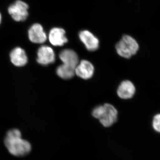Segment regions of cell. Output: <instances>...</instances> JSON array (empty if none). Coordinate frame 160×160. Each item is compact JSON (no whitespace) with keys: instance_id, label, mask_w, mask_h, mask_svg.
<instances>
[{"instance_id":"1","label":"cell","mask_w":160,"mask_h":160,"mask_svg":"<svg viewBox=\"0 0 160 160\" xmlns=\"http://www.w3.org/2000/svg\"><path fill=\"white\" fill-rule=\"evenodd\" d=\"M4 142L8 151L15 156H24L28 154L31 150V144L22 138V133L18 129L9 130Z\"/></svg>"},{"instance_id":"2","label":"cell","mask_w":160,"mask_h":160,"mask_svg":"<svg viewBox=\"0 0 160 160\" xmlns=\"http://www.w3.org/2000/svg\"><path fill=\"white\" fill-rule=\"evenodd\" d=\"M92 115L99 120L104 127H109L117 121L118 111L111 104L106 103L95 107L92 110Z\"/></svg>"},{"instance_id":"3","label":"cell","mask_w":160,"mask_h":160,"mask_svg":"<svg viewBox=\"0 0 160 160\" xmlns=\"http://www.w3.org/2000/svg\"><path fill=\"white\" fill-rule=\"evenodd\" d=\"M116 49L119 55L128 59L137 53L139 49V45L133 38L126 35L123 36L117 44Z\"/></svg>"},{"instance_id":"4","label":"cell","mask_w":160,"mask_h":160,"mask_svg":"<svg viewBox=\"0 0 160 160\" xmlns=\"http://www.w3.org/2000/svg\"><path fill=\"white\" fill-rule=\"evenodd\" d=\"M28 4L21 0H17L8 8V12L16 22L25 21L29 16Z\"/></svg>"},{"instance_id":"5","label":"cell","mask_w":160,"mask_h":160,"mask_svg":"<svg viewBox=\"0 0 160 160\" xmlns=\"http://www.w3.org/2000/svg\"><path fill=\"white\" fill-rule=\"evenodd\" d=\"M55 61V55L52 48L48 46H43L39 48L37 52V61L42 66L52 64Z\"/></svg>"},{"instance_id":"6","label":"cell","mask_w":160,"mask_h":160,"mask_svg":"<svg viewBox=\"0 0 160 160\" xmlns=\"http://www.w3.org/2000/svg\"><path fill=\"white\" fill-rule=\"evenodd\" d=\"M28 37L32 43L42 44L47 38V35L42 25L36 23L30 27L28 31Z\"/></svg>"},{"instance_id":"7","label":"cell","mask_w":160,"mask_h":160,"mask_svg":"<svg viewBox=\"0 0 160 160\" xmlns=\"http://www.w3.org/2000/svg\"><path fill=\"white\" fill-rule=\"evenodd\" d=\"M79 37L81 41L86 46L87 50L94 51L98 49L99 41L88 30L80 32Z\"/></svg>"},{"instance_id":"8","label":"cell","mask_w":160,"mask_h":160,"mask_svg":"<svg viewBox=\"0 0 160 160\" xmlns=\"http://www.w3.org/2000/svg\"><path fill=\"white\" fill-rule=\"evenodd\" d=\"M49 39L52 45L55 46H64L68 42L66 37V32L64 29L60 28H53L50 30Z\"/></svg>"},{"instance_id":"9","label":"cell","mask_w":160,"mask_h":160,"mask_svg":"<svg viewBox=\"0 0 160 160\" xmlns=\"http://www.w3.org/2000/svg\"><path fill=\"white\" fill-rule=\"evenodd\" d=\"M93 65L87 60H82L75 69V74L83 79H89L94 73Z\"/></svg>"},{"instance_id":"10","label":"cell","mask_w":160,"mask_h":160,"mask_svg":"<svg viewBox=\"0 0 160 160\" xmlns=\"http://www.w3.org/2000/svg\"><path fill=\"white\" fill-rule=\"evenodd\" d=\"M11 62L15 66L22 67L28 62V59L26 51L21 47H16L10 53Z\"/></svg>"},{"instance_id":"11","label":"cell","mask_w":160,"mask_h":160,"mask_svg":"<svg viewBox=\"0 0 160 160\" xmlns=\"http://www.w3.org/2000/svg\"><path fill=\"white\" fill-rule=\"evenodd\" d=\"M59 58L63 64L72 68H76L78 64L79 59L77 54L71 49H64L60 52Z\"/></svg>"},{"instance_id":"12","label":"cell","mask_w":160,"mask_h":160,"mask_svg":"<svg viewBox=\"0 0 160 160\" xmlns=\"http://www.w3.org/2000/svg\"><path fill=\"white\" fill-rule=\"evenodd\" d=\"M135 87L130 81H123L119 86L117 90L118 96L124 99L131 98L135 93Z\"/></svg>"},{"instance_id":"13","label":"cell","mask_w":160,"mask_h":160,"mask_svg":"<svg viewBox=\"0 0 160 160\" xmlns=\"http://www.w3.org/2000/svg\"><path fill=\"white\" fill-rule=\"evenodd\" d=\"M57 75L63 79L68 80L72 78L75 74V68L62 64L57 69Z\"/></svg>"},{"instance_id":"14","label":"cell","mask_w":160,"mask_h":160,"mask_svg":"<svg viewBox=\"0 0 160 160\" xmlns=\"http://www.w3.org/2000/svg\"><path fill=\"white\" fill-rule=\"evenodd\" d=\"M152 125L155 130L160 132V114L156 115L153 118Z\"/></svg>"},{"instance_id":"15","label":"cell","mask_w":160,"mask_h":160,"mask_svg":"<svg viewBox=\"0 0 160 160\" xmlns=\"http://www.w3.org/2000/svg\"><path fill=\"white\" fill-rule=\"evenodd\" d=\"M2 15H1V13H0V24H1V22H2Z\"/></svg>"}]
</instances>
